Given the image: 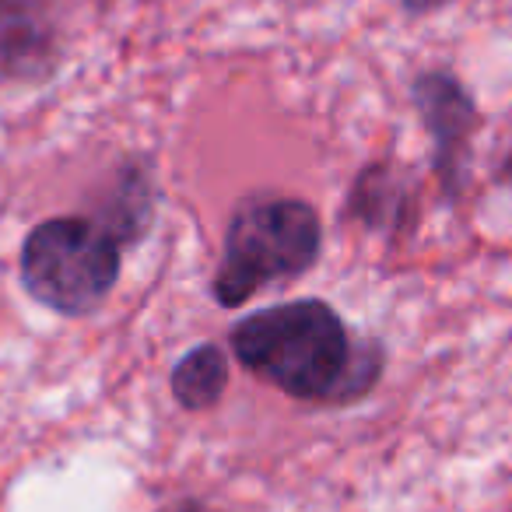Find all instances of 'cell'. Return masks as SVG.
I'll use <instances>...</instances> for the list:
<instances>
[{"instance_id":"obj_5","label":"cell","mask_w":512,"mask_h":512,"mask_svg":"<svg viewBox=\"0 0 512 512\" xmlns=\"http://www.w3.org/2000/svg\"><path fill=\"white\" fill-rule=\"evenodd\" d=\"M228 386V358L214 344H197L172 369V397L186 411L214 407Z\"/></svg>"},{"instance_id":"obj_6","label":"cell","mask_w":512,"mask_h":512,"mask_svg":"<svg viewBox=\"0 0 512 512\" xmlns=\"http://www.w3.org/2000/svg\"><path fill=\"white\" fill-rule=\"evenodd\" d=\"M162 512H214V509L197 505V502H179V505H169V509H162Z\"/></svg>"},{"instance_id":"obj_3","label":"cell","mask_w":512,"mask_h":512,"mask_svg":"<svg viewBox=\"0 0 512 512\" xmlns=\"http://www.w3.org/2000/svg\"><path fill=\"white\" fill-rule=\"evenodd\" d=\"M120 278V235L92 218H53L22 246L25 292L46 309L85 316L106 302Z\"/></svg>"},{"instance_id":"obj_4","label":"cell","mask_w":512,"mask_h":512,"mask_svg":"<svg viewBox=\"0 0 512 512\" xmlns=\"http://www.w3.org/2000/svg\"><path fill=\"white\" fill-rule=\"evenodd\" d=\"M414 102L439 144V165H460V151L467 148V134L474 130L477 113L463 85H456L449 74H421L414 85Z\"/></svg>"},{"instance_id":"obj_1","label":"cell","mask_w":512,"mask_h":512,"mask_svg":"<svg viewBox=\"0 0 512 512\" xmlns=\"http://www.w3.org/2000/svg\"><path fill=\"white\" fill-rule=\"evenodd\" d=\"M232 351L253 376L295 400H327L362 393L355 372L376 379L379 362L358 365L344 320L320 299L271 306L239 320L228 334Z\"/></svg>"},{"instance_id":"obj_2","label":"cell","mask_w":512,"mask_h":512,"mask_svg":"<svg viewBox=\"0 0 512 512\" xmlns=\"http://www.w3.org/2000/svg\"><path fill=\"white\" fill-rule=\"evenodd\" d=\"M320 214L299 197H253L232 214L214 299L235 309L260 288L306 274L320 256Z\"/></svg>"}]
</instances>
